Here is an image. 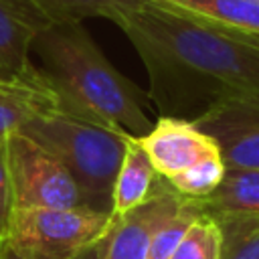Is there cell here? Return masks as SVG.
<instances>
[{"label": "cell", "mask_w": 259, "mask_h": 259, "mask_svg": "<svg viewBox=\"0 0 259 259\" xmlns=\"http://www.w3.org/2000/svg\"><path fill=\"white\" fill-rule=\"evenodd\" d=\"M148 73L160 115L192 119L208 107L259 91V36L206 22L162 0H140L113 20Z\"/></svg>", "instance_id": "cell-1"}, {"label": "cell", "mask_w": 259, "mask_h": 259, "mask_svg": "<svg viewBox=\"0 0 259 259\" xmlns=\"http://www.w3.org/2000/svg\"><path fill=\"white\" fill-rule=\"evenodd\" d=\"M38 71L59 97L61 111L87 117L132 138L154 121L144 111L146 93L123 77L81 22H55L32 42Z\"/></svg>", "instance_id": "cell-2"}, {"label": "cell", "mask_w": 259, "mask_h": 259, "mask_svg": "<svg viewBox=\"0 0 259 259\" xmlns=\"http://www.w3.org/2000/svg\"><path fill=\"white\" fill-rule=\"evenodd\" d=\"M20 134L67 166L93 208L111 212L113 182L132 136L65 111L36 117Z\"/></svg>", "instance_id": "cell-3"}, {"label": "cell", "mask_w": 259, "mask_h": 259, "mask_svg": "<svg viewBox=\"0 0 259 259\" xmlns=\"http://www.w3.org/2000/svg\"><path fill=\"white\" fill-rule=\"evenodd\" d=\"M113 212L91 206L12 210L4 241L24 259H71L103 237Z\"/></svg>", "instance_id": "cell-4"}, {"label": "cell", "mask_w": 259, "mask_h": 259, "mask_svg": "<svg viewBox=\"0 0 259 259\" xmlns=\"http://www.w3.org/2000/svg\"><path fill=\"white\" fill-rule=\"evenodd\" d=\"M6 164L12 210L91 206L67 166L20 132L6 138Z\"/></svg>", "instance_id": "cell-5"}, {"label": "cell", "mask_w": 259, "mask_h": 259, "mask_svg": "<svg viewBox=\"0 0 259 259\" xmlns=\"http://www.w3.org/2000/svg\"><path fill=\"white\" fill-rule=\"evenodd\" d=\"M192 121L217 140L227 166L259 168V91L221 101Z\"/></svg>", "instance_id": "cell-6"}, {"label": "cell", "mask_w": 259, "mask_h": 259, "mask_svg": "<svg viewBox=\"0 0 259 259\" xmlns=\"http://www.w3.org/2000/svg\"><path fill=\"white\" fill-rule=\"evenodd\" d=\"M136 140L156 174L164 180H170L202 158L221 152L217 140L186 117L160 115L152 130Z\"/></svg>", "instance_id": "cell-7"}, {"label": "cell", "mask_w": 259, "mask_h": 259, "mask_svg": "<svg viewBox=\"0 0 259 259\" xmlns=\"http://www.w3.org/2000/svg\"><path fill=\"white\" fill-rule=\"evenodd\" d=\"M184 200V196L158 176L152 194L142 204L123 214H113L103 259H148L154 233L182 206Z\"/></svg>", "instance_id": "cell-8"}, {"label": "cell", "mask_w": 259, "mask_h": 259, "mask_svg": "<svg viewBox=\"0 0 259 259\" xmlns=\"http://www.w3.org/2000/svg\"><path fill=\"white\" fill-rule=\"evenodd\" d=\"M53 22L30 0H0V81L36 73L30 61L34 38Z\"/></svg>", "instance_id": "cell-9"}, {"label": "cell", "mask_w": 259, "mask_h": 259, "mask_svg": "<svg viewBox=\"0 0 259 259\" xmlns=\"http://www.w3.org/2000/svg\"><path fill=\"white\" fill-rule=\"evenodd\" d=\"M196 202L217 227L259 223V168L227 166L221 184Z\"/></svg>", "instance_id": "cell-10"}, {"label": "cell", "mask_w": 259, "mask_h": 259, "mask_svg": "<svg viewBox=\"0 0 259 259\" xmlns=\"http://www.w3.org/2000/svg\"><path fill=\"white\" fill-rule=\"evenodd\" d=\"M61 111L59 97L42 77L36 73L26 79L0 81V142L42 115Z\"/></svg>", "instance_id": "cell-11"}, {"label": "cell", "mask_w": 259, "mask_h": 259, "mask_svg": "<svg viewBox=\"0 0 259 259\" xmlns=\"http://www.w3.org/2000/svg\"><path fill=\"white\" fill-rule=\"evenodd\" d=\"M158 174L150 164L146 152L134 138L127 144L125 156L117 170L113 190H111V212L123 214L130 208L142 204L154 190Z\"/></svg>", "instance_id": "cell-12"}, {"label": "cell", "mask_w": 259, "mask_h": 259, "mask_svg": "<svg viewBox=\"0 0 259 259\" xmlns=\"http://www.w3.org/2000/svg\"><path fill=\"white\" fill-rule=\"evenodd\" d=\"M206 22L247 36H259V0H162Z\"/></svg>", "instance_id": "cell-13"}, {"label": "cell", "mask_w": 259, "mask_h": 259, "mask_svg": "<svg viewBox=\"0 0 259 259\" xmlns=\"http://www.w3.org/2000/svg\"><path fill=\"white\" fill-rule=\"evenodd\" d=\"M38 6L49 20L55 22H83L85 18L101 16L115 20L119 12L140 0H30Z\"/></svg>", "instance_id": "cell-14"}, {"label": "cell", "mask_w": 259, "mask_h": 259, "mask_svg": "<svg viewBox=\"0 0 259 259\" xmlns=\"http://www.w3.org/2000/svg\"><path fill=\"white\" fill-rule=\"evenodd\" d=\"M225 170H227V164L223 160V154L217 152V154L202 158L200 162L192 164L190 168L172 176L166 182L180 196H184L188 200H202L221 184Z\"/></svg>", "instance_id": "cell-15"}, {"label": "cell", "mask_w": 259, "mask_h": 259, "mask_svg": "<svg viewBox=\"0 0 259 259\" xmlns=\"http://www.w3.org/2000/svg\"><path fill=\"white\" fill-rule=\"evenodd\" d=\"M200 214L202 212L198 208V202L186 198L182 202V206L174 214H170L154 233L148 259H170L172 253L176 251V247L180 245V241L184 239V235L188 233V229L192 227V223Z\"/></svg>", "instance_id": "cell-16"}, {"label": "cell", "mask_w": 259, "mask_h": 259, "mask_svg": "<svg viewBox=\"0 0 259 259\" xmlns=\"http://www.w3.org/2000/svg\"><path fill=\"white\" fill-rule=\"evenodd\" d=\"M221 229L212 219L200 214L192 223V227L188 229L170 259H221Z\"/></svg>", "instance_id": "cell-17"}, {"label": "cell", "mask_w": 259, "mask_h": 259, "mask_svg": "<svg viewBox=\"0 0 259 259\" xmlns=\"http://www.w3.org/2000/svg\"><path fill=\"white\" fill-rule=\"evenodd\" d=\"M219 229L223 235L221 259H259V223Z\"/></svg>", "instance_id": "cell-18"}, {"label": "cell", "mask_w": 259, "mask_h": 259, "mask_svg": "<svg viewBox=\"0 0 259 259\" xmlns=\"http://www.w3.org/2000/svg\"><path fill=\"white\" fill-rule=\"evenodd\" d=\"M12 214V194H10V178L6 164V140L0 142V233H6L8 221Z\"/></svg>", "instance_id": "cell-19"}, {"label": "cell", "mask_w": 259, "mask_h": 259, "mask_svg": "<svg viewBox=\"0 0 259 259\" xmlns=\"http://www.w3.org/2000/svg\"><path fill=\"white\" fill-rule=\"evenodd\" d=\"M113 225V223H111ZM111 229V227H109ZM107 235H109V231L103 235V237H99L97 241H93L91 245H87L85 249H81L77 255H73L71 259H103L105 257V247H107Z\"/></svg>", "instance_id": "cell-20"}, {"label": "cell", "mask_w": 259, "mask_h": 259, "mask_svg": "<svg viewBox=\"0 0 259 259\" xmlns=\"http://www.w3.org/2000/svg\"><path fill=\"white\" fill-rule=\"evenodd\" d=\"M0 259H24L8 241H4L2 243V247H0Z\"/></svg>", "instance_id": "cell-21"}, {"label": "cell", "mask_w": 259, "mask_h": 259, "mask_svg": "<svg viewBox=\"0 0 259 259\" xmlns=\"http://www.w3.org/2000/svg\"><path fill=\"white\" fill-rule=\"evenodd\" d=\"M2 243H4V235L0 233V247H2Z\"/></svg>", "instance_id": "cell-22"}]
</instances>
